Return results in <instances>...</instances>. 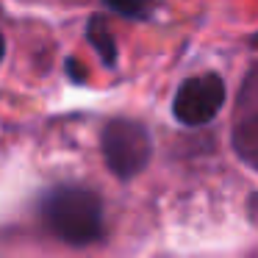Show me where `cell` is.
Masks as SVG:
<instances>
[{
	"label": "cell",
	"mask_w": 258,
	"mask_h": 258,
	"mask_svg": "<svg viewBox=\"0 0 258 258\" xmlns=\"http://www.w3.org/2000/svg\"><path fill=\"white\" fill-rule=\"evenodd\" d=\"M39 211L53 236L73 247L92 244L103 236V203L86 186H53L42 197Z\"/></svg>",
	"instance_id": "obj_1"
},
{
	"label": "cell",
	"mask_w": 258,
	"mask_h": 258,
	"mask_svg": "<svg viewBox=\"0 0 258 258\" xmlns=\"http://www.w3.org/2000/svg\"><path fill=\"white\" fill-rule=\"evenodd\" d=\"M103 158L106 167L117 175L119 180H131L150 164L153 156V139L147 128L136 119L117 117L103 128L100 136Z\"/></svg>",
	"instance_id": "obj_2"
},
{
	"label": "cell",
	"mask_w": 258,
	"mask_h": 258,
	"mask_svg": "<svg viewBox=\"0 0 258 258\" xmlns=\"http://www.w3.org/2000/svg\"><path fill=\"white\" fill-rule=\"evenodd\" d=\"M225 103V84L219 75L206 73V75H195L186 78L178 86L172 100V114L178 122L197 128V125H208L214 117L219 114Z\"/></svg>",
	"instance_id": "obj_3"
},
{
	"label": "cell",
	"mask_w": 258,
	"mask_h": 258,
	"mask_svg": "<svg viewBox=\"0 0 258 258\" xmlns=\"http://www.w3.org/2000/svg\"><path fill=\"white\" fill-rule=\"evenodd\" d=\"M86 39H89V45L95 47V53L100 56V61L106 67L117 64V39H114L106 17H100V14L89 17V23H86Z\"/></svg>",
	"instance_id": "obj_4"
},
{
	"label": "cell",
	"mask_w": 258,
	"mask_h": 258,
	"mask_svg": "<svg viewBox=\"0 0 258 258\" xmlns=\"http://www.w3.org/2000/svg\"><path fill=\"white\" fill-rule=\"evenodd\" d=\"M236 147L244 158H252L258 156V117H250L239 131H236Z\"/></svg>",
	"instance_id": "obj_5"
},
{
	"label": "cell",
	"mask_w": 258,
	"mask_h": 258,
	"mask_svg": "<svg viewBox=\"0 0 258 258\" xmlns=\"http://www.w3.org/2000/svg\"><path fill=\"white\" fill-rule=\"evenodd\" d=\"M108 9H111L114 14H122V17H131V20L147 17V9H142V6H119V3H108Z\"/></svg>",
	"instance_id": "obj_6"
},
{
	"label": "cell",
	"mask_w": 258,
	"mask_h": 258,
	"mask_svg": "<svg viewBox=\"0 0 258 258\" xmlns=\"http://www.w3.org/2000/svg\"><path fill=\"white\" fill-rule=\"evenodd\" d=\"M78 67H81V64L75 61V58H67V75H70V78L75 81V84H84V81H86V75L81 73Z\"/></svg>",
	"instance_id": "obj_7"
},
{
	"label": "cell",
	"mask_w": 258,
	"mask_h": 258,
	"mask_svg": "<svg viewBox=\"0 0 258 258\" xmlns=\"http://www.w3.org/2000/svg\"><path fill=\"white\" fill-rule=\"evenodd\" d=\"M3 56H6V39H3V34H0V61H3Z\"/></svg>",
	"instance_id": "obj_8"
},
{
	"label": "cell",
	"mask_w": 258,
	"mask_h": 258,
	"mask_svg": "<svg viewBox=\"0 0 258 258\" xmlns=\"http://www.w3.org/2000/svg\"><path fill=\"white\" fill-rule=\"evenodd\" d=\"M255 45H258V36H255Z\"/></svg>",
	"instance_id": "obj_9"
}]
</instances>
